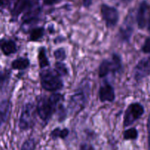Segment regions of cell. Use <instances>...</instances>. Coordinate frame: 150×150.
Instances as JSON below:
<instances>
[{"instance_id":"1","label":"cell","mask_w":150,"mask_h":150,"mask_svg":"<svg viewBox=\"0 0 150 150\" xmlns=\"http://www.w3.org/2000/svg\"><path fill=\"white\" fill-rule=\"evenodd\" d=\"M64 99V96L60 93H54L49 97L43 96L38 100L36 111L45 124H47L54 112H56L59 104Z\"/></svg>"},{"instance_id":"2","label":"cell","mask_w":150,"mask_h":150,"mask_svg":"<svg viewBox=\"0 0 150 150\" xmlns=\"http://www.w3.org/2000/svg\"><path fill=\"white\" fill-rule=\"evenodd\" d=\"M91 86L89 82L84 81L80 84L75 93L70 97L69 108L73 114H77L86 106L90 95Z\"/></svg>"},{"instance_id":"3","label":"cell","mask_w":150,"mask_h":150,"mask_svg":"<svg viewBox=\"0 0 150 150\" xmlns=\"http://www.w3.org/2000/svg\"><path fill=\"white\" fill-rule=\"evenodd\" d=\"M61 76L54 69H45L40 72L41 85L44 90L54 92L60 90L63 87Z\"/></svg>"},{"instance_id":"4","label":"cell","mask_w":150,"mask_h":150,"mask_svg":"<svg viewBox=\"0 0 150 150\" xmlns=\"http://www.w3.org/2000/svg\"><path fill=\"white\" fill-rule=\"evenodd\" d=\"M122 61L120 55L114 53L112 54L111 60H104L100 63L98 73L99 77L102 78L110 73H120L122 72Z\"/></svg>"},{"instance_id":"5","label":"cell","mask_w":150,"mask_h":150,"mask_svg":"<svg viewBox=\"0 0 150 150\" xmlns=\"http://www.w3.org/2000/svg\"><path fill=\"white\" fill-rule=\"evenodd\" d=\"M34 105L32 103H27L23 107L18 123V127L21 131L30 129L34 126Z\"/></svg>"},{"instance_id":"6","label":"cell","mask_w":150,"mask_h":150,"mask_svg":"<svg viewBox=\"0 0 150 150\" xmlns=\"http://www.w3.org/2000/svg\"><path fill=\"white\" fill-rule=\"evenodd\" d=\"M144 113V108L138 102L132 103L127 107L124 116V127L130 126Z\"/></svg>"},{"instance_id":"7","label":"cell","mask_w":150,"mask_h":150,"mask_svg":"<svg viewBox=\"0 0 150 150\" xmlns=\"http://www.w3.org/2000/svg\"><path fill=\"white\" fill-rule=\"evenodd\" d=\"M101 14L108 27H114L119 21V13L115 8L103 5L101 6Z\"/></svg>"},{"instance_id":"8","label":"cell","mask_w":150,"mask_h":150,"mask_svg":"<svg viewBox=\"0 0 150 150\" xmlns=\"http://www.w3.org/2000/svg\"><path fill=\"white\" fill-rule=\"evenodd\" d=\"M134 78L136 81H141L150 74V57L143 58L134 68Z\"/></svg>"},{"instance_id":"9","label":"cell","mask_w":150,"mask_h":150,"mask_svg":"<svg viewBox=\"0 0 150 150\" xmlns=\"http://www.w3.org/2000/svg\"><path fill=\"white\" fill-rule=\"evenodd\" d=\"M115 97L114 88L110 83L105 82L101 86L99 90V98L101 102H113Z\"/></svg>"},{"instance_id":"10","label":"cell","mask_w":150,"mask_h":150,"mask_svg":"<svg viewBox=\"0 0 150 150\" xmlns=\"http://www.w3.org/2000/svg\"><path fill=\"white\" fill-rule=\"evenodd\" d=\"M133 33V26L132 23L129 21H125L123 25L121 26L120 30H119V36L121 41L123 42H129Z\"/></svg>"},{"instance_id":"11","label":"cell","mask_w":150,"mask_h":150,"mask_svg":"<svg viewBox=\"0 0 150 150\" xmlns=\"http://www.w3.org/2000/svg\"><path fill=\"white\" fill-rule=\"evenodd\" d=\"M11 110V103L9 100H4L0 103V127L8 121Z\"/></svg>"},{"instance_id":"12","label":"cell","mask_w":150,"mask_h":150,"mask_svg":"<svg viewBox=\"0 0 150 150\" xmlns=\"http://www.w3.org/2000/svg\"><path fill=\"white\" fill-rule=\"evenodd\" d=\"M0 49L5 55H11L17 52V46L12 40H0Z\"/></svg>"},{"instance_id":"13","label":"cell","mask_w":150,"mask_h":150,"mask_svg":"<svg viewBox=\"0 0 150 150\" xmlns=\"http://www.w3.org/2000/svg\"><path fill=\"white\" fill-rule=\"evenodd\" d=\"M148 10V5L146 2L144 1L140 5L137 13V23L139 29H144L146 26V14Z\"/></svg>"},{"instance_id":"14","label":"cell","mask_w":150,"mask_h":150,"mask_svg":"<svg viewBox=\"0 0 150 150\" xmlns=\"http://www.w3.org/2000/svg\"><path fill=\"white\" fill-rule=\"evenodd\" d=\"M38 57L40 69H43L50 66V60L47 56V50L45 47H42L39 49Z\"/></svg>"},{"instance_id":"15","label":"cell","mask_w":150,"mask_h":150,"mask_svg":"<svg viewBox=\"0 0 150 150\" xmlns=\"http://www.w3.org/2000/svg\"><path fill=\"white\" fill-rule=\"evenodd\" d=\"M30 66V60L25 57H18L12 62V68L16 70H24Z\"/></svg>"},{"instance_id":"16","label":"cell","mask_w":150,"mask_h":150,"mask_svg":"<svg viewBox=\"0 0 150 150\" xmlns=\"http://www.w3.org/2000/svg\"><path fill=\"white\" fill-rule=\"evenodd\" d=\"M69 129L67 128L64 129H60V127H56L53 129L50 133V137L53 140H56L57 138H61V139H65L66 137L69 135Z\"/></svg>"},{"instance_id":"17","label":"cell","mask_w":150,"mask_h":150,"mask_svg":"<svg viewBox=\"0 0 150 150\" xmlns=\"http://www.w3.org/2000/svg\"><path fill=\"white\" fill-rule=\"evenodd\" d=\"M45 33V29L43 27H36L32 30L30 35V41H37L42 38Z\"/></svg>"},{"instance_id":"18","label":"cell","mask_w":150,"mask_h":150,"mask_svg":"<svg viewBox=\"0 0 150 150\" xmlns=\"http://www.w3.org/2000/svg\"><path fill=\"white\" fill-rule=\"evenodd\" d=\"M138 135V130L135 127L126 129L123 133V138L125 140H135Z\"/></svg>"},{"instance_id":"19","label":"cell","mask_w":150,"mask_h":150,"mask_svg":"<svg viewBox=\"0 0 150 150\" xmlns=\"http://www.w3.org/2000/svg\"><path fill=\"white\" fill-rule=\"evenodd\" d=\"M54 67H55L54 70L58 73L60 76H67L68 74H69L67 66H66L65 63H62L61 61L56 62L55 64H54Z\"/></svg>"},{"instance_id":"20","label":"cell","mask_w":150,"mask_h":150,"mask_svg":"<svg viewBox=\"0 0 150 150\" xmlns=\"http://www.w3.org/2000/svg\"><path fill=\"white\" fill-rule=\"evenodd\" d=\"M56 111H57V116H58L59 122H63V120H65V119H66V115H67V110L65 109L64 106H63L62 104H59Z\"/></svg>"},{"instance_id":"21","label":"cell","mask_w":150,"mask_h":150,"mask_svg":"<svg viewBox=\"0 0 150 150\" xmlns=\"http://www.w3.org/2000/svg\"><path fill=\"white\" fill-rule=\"evenodd\" d=\"M35 141L34 138H29L23 144L21 150H35Z\"/></svg>"},{"instance_id":"22","label":"cell","mask_w":150,"mask_h":150,"mask_svg":"<svg viewBox=\"0 0 150 150\" xmlns=\"http://www.w3.org/2000/svg\"><path fill=\"white\" fill-rule=\"evenodd\" d=\"M54 56L55 59H57L59 61H63L66 59V53L63 48H59L55 50L54 52Z\"/></svg>"},{"instance_id":"23","label":"cell","mask_w":150,"mask_h":150,"mask_svg":"<svg viewBox=\"0 0 150 150\" xmlns=\"http://www.w3.org/2000/svg\"><path fill=\"white\" fill-rule=\"evenodd\" d=\"M142 52L146 54H150V37L147 38L144 41V44L142 47Z\"/></svg>"},{"instance_id":"24","label":"cell","mask_w":150,"mask_h":150,"mask_svg":"<svg viewBox=\"0 0 150 150\" xmlns=\"http://www.w3.org/2000/svg\"><path fill=\"white\" fill-rule=\"evenodd\" d=\"M9 79V74L5 72L0 71V87L3 86Z\"/></svg>"},{"instance_id":"25","label":"cell","mask_w":150,"mask_h":150,"mask_svg":"<svg viewBox=\"0 0 150 150\" xmlns=\"http://www.w3.org/2000/svg\"><path fill=\"white\" fill-rule=\"evenodd\" d=\"M80 150H94V147L93 145L88 143H83L80 144Z\"/></svg>"},{"instance_id":"26","label":"cell","mask_w":150,"mask_h":150,"mask_svg":"<svg viewBox=\"0 0 150 150\" xmlns=\"http://www.w3.org/2000/svg\"><path fill=\"white\" fill-rule=\"evenodd\" d=\"M147 132H148V145L149 149L150 150V113L147 120Z\"/></svg>"},{"instance_id":"27","label":"cell","mask_w":150,"mask_h":150,"mask_svg":"<svg viewBox=\"0 0 150 150\" xmlns=\"http://www.w3.org/2000/svg\"><path fill=\"white\" fill-rule=\"evenodd\" d=\"M60 2V0H44V4L47 5H52Z\"/></svg>"},{"instance_id":"28","label":"cell","mask_w":150,"mask_h":150,"mask_svg":"<svg viewBox=\"0 0 150 150\" xmlns=\"http://www.w3.org/2000/svg\"><path fill=\"white\" fill-rule=\"evenodd\" d=\"M92 3V0H83V4L85 7H89Z\"/></svg>"},{"instance_id":"29","label":"cell","mask_w":150,"mask_h":150,"mask_svg":"<svg viewBox=\"0 0 150 150\" xmlns=\"http://www.w3.org/2000/svg\"><path fill=\"white\" fill-rule=\"evenodd\" d=\"M148 31L150 32V15L149 17V21H148Z\"/></svg>"},{"instance_id":"30","label":"cell","mask_w":150,"mask_h":150,"mask_svg":"<svg viewBox=\"0 0 150 150\" xmlns=\"http://www.w3.org/2000/svg\"><path fill=\"white\" fill-rule=\"evenodd\" d=\"M5 3V0H0V7L2 6Z\"/></svg>"},{"instance_id":"31","label":"cell","mask_w":150,"mask_h":150,"mask_svg":"<svg viewBox=\"0 0 150 150\" xmlns=\"http://www.w3.org/2000/svg\"><path fill=\"white\" fill-rule=\"evenodd\" d=\"M124 1H125V2H130L131 0H124Z\"/></svg>"}]
</instances>
